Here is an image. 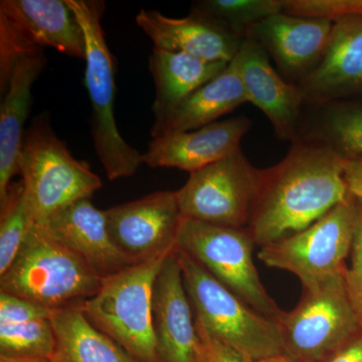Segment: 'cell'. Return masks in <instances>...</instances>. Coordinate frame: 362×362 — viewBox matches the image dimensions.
<instances>
[{
  "mask_svg": "<svg viewBox=\"0 0 362 362\" xmlns=\"http://www.w3.org/2000/svg\"><path fill=\"white\" fill-rule=\"evenodd\" d=\"M42 226L101 279L135 265L113 244L107 228L106 213L98 209L90 199L75 202Z\"/></svg>",
  "mask_w": 362,
  "mask_h": 362,
  "instance_id": "obj_19",
  "label": "cell"
},
{
  "mask_svg": "<svg viewBox=\"0 0 362 362\" xmlns=\"http://www.w3.org/2000/svg\"><path fill=\"white\" fill-rule=\"evenodd\" d=\"M251 126L246 116H240L197 130L152 138L143 153V163L152 168H177L190 175L240 150Z\"/></svg>",
  "mask_w": 362,
  "mask_h": 362,
  "instance_id": "obj_16",
  "label": "cell"
},
{
  "mask_svg": "<svg viewBox=\"0 0 362 362\" xmlns=\"http://www.w3.org/2000/svg\"><path fill=\"white\" fill-rule=\"evenodd\" d=\"M52 311L23 298L0 292V322L47 318L52 316Z\"/></svg>",
  "mask_w": 362,
  "mask_h": 362,
  "instance_id": "obj_30",
  "label": "cell"
},
{
  "mask_svg": "<svg viewBox=\"0 0 362 362\" xmlns=\"http://www.w3.org/2000/svg\"><path fill=\"white\" fill-rule=\"evenodd\" d=\"M277 322L285 354L300 362L327 361L362 330L345 271L302 284L299 303Z\"/></svg>",
  "mask_w": 362,
  "mask_h": 362,
  "instance_id": "obj_6",
  "label": "cell"
},
{
  "mask_svg": "<svg viewBox=\"0 0 362 362\" xmlns=\"http://www.w3.org/2000/svg\"><path fill=\"white\" fill-rule=\"evenodd\" d=\"M349 256L351 265L345 270V282L362 328V204L358 201L356 233Z\"/></svg>",
  "mask_w": 362,
  "mask_h": 362,
  "instance_id": "obj_29",
  "label": "cell"
},
{
  "mask_svg": "<svg viewBox=\"0 0 362 362\" xmlns=\"http://www.w3.org/2000/svg\"><path fill=\"white\" fill-rule=\"evenodd\" d=\"M357 199L349 197L301 232L261 247L258 258L270 268L294 274L302 284L342 273L350 255Z\"/></svg>",
  "mask_w": 362,
  "mask_h": 362,
  "instance_id": "obj_10",
  "label": "cell"
},
{
  "mask_svg": "<svg viewBox=\"0 0 362 362\" xmlns=\"http://www.w3.org/2000/svg\"><path fill=\"white\" fill-rule=\"evenodd\" d=\"M284 7L285 0H202L194 2L192 13L216 21L245 39L252 26L284 13Z\"/></svg>",
  "mask_w": 362,
  "mask_h": 362,
  "instance_id": "obj_26",
  "label": "cell"
},
{
  "mask_svg": "<svg viewBox=\"0 0 362 362\" xmlns=\"http://www.w3.org/2000/svg\"><path fill=\"white\" fill-rule=\"evenodd\" d=\"M0 23L30 54L52 47L85 59L84 33L68 0H2Z\"/></svg>",
  "mask_w": 362,
  "mask_h": 362,
  "instance_id": "obj_14",
  "label": "cell"
},
{
  "mask_svg": "<svg viewBox=\"0 0 362 362\" xmlns=\"http://www.w3.org/2000/svg\"><path fill=\"white\" fill-rule=\"evenodd\" d=\"M170 254L102 279L97 294L81 306L95 327L138 362H158L152 327V295L157 275Z\"/></svg>",
  "mask_w": 362,
  "mask_h": 362,
  "instance_id": "obj_7",
  "label": "cell"
},
{
  "mask_svg": "<svg viewBox=\"0 0 362 362\" xmlns=\"http://www.w3.org/2000/svg\"><path fill=\"white\" fill-rule=\"evenodd\" d=\"M68 4L84 33L85 85L92 106L90 135L95 151L109 180L130 177L144 164L143 153L128 144L117 127L114 114L116 62L102 28L105 2L68 0Z\"/></svg>",
  "mask_w": 362,
  "mask_h": 362,
  "instance_id": "obj_4",
  "label": "cell"
},
{
  "mask_svg": "<svg viewBox=\"0 0 362 362\" xmlns=\"http://www.w3.org/2000/svg\"><path fill=\"white\" fill-rule=\"evenodd\" d=\"M47 59L40 52L18 59L13 66L0 107V204L6 201L13 176L20 175V156L32 89L44 71Z\"/></svg>",
  "mask_w": 362,
  "mask_h": 362,
  "instance_id": "obj_20",
  "label": "cell"
},
{
  "mask_svg": "<svg viewBox=\"0 0 362 362\" xmlns=\"http://www.w3.org/2000/svg\"><path fill=\"white\" fill-rule=\"evenodd\" d=\"M18 166L33 225H45L103 187L89 164L71 156L47 113L37 116L25 131Z\"/></svg>",
  "mask_w": 362,
  "mask_h": 362,
  "instance_id": "obj_3",
  "label": "cell"
},
{
  "mask_svg": "<svg viewBox=\"0 0 362 362\" xmlns=\"http://www.w3.org/2000/svg\"><path fill=\"white\" fill-rule=\"evenodd\" d=\"M249 228H226L182 218L175 250L192 257L255 311L277 321L283 313L266 291L252 259Z\"/></svg>",
  "mask_w": 362,
  "mask_h": 362,
  "instance_id": "obj_8",
  "label": "cell"
},
{
  "mask_svg": "<svg viewBox=\"0 0 362 362\" xmlns=\"http://www.w3.org/2000/svg\"><path fill=\"white\" fill-rule=\"evenodd\" d=\"M344 178L349 194L362 204V159H345Z\"/></svg>",
  "mask_w": 362,
  "mask_h": 362,
  "instance_id": "obj_32",
  "label": "cell"
},
{
  "mask_svg": "<svg viewBox=\"0 0 362 362\" xmlns=\"http://www.w3.org/2000/svg\"><path fill=\"white\" fill-rule=\"evenodd\" d=\"M235 61L247 103L265 114L279 138L298 139L302 109L307 103L299 86L279 75L265 49L252 37H245Z\"/></svg>",
  "mask_w": 362,
  "mask_h": 362,
  "instance_id": "obj_15",
  "label": "cell"
},
{
  "mask_svg": "<svg viewBox=\"0 0 362 362\" xmlns=\"http://www.w3.org/2000/svg\"><path fill=\"white\" fill-rule=\"evenodd\" d=\"M334 23L281 13L269 16L247 32L292 84L299 85L322 59Z\"/></svg>",
  "mask_w": 362,
  "mask_h": 362,
  "instance_id": "obj_13",
  "label": "cell"
},
{
  "mask_svg": "<svg viewBox=\"0 0 362 362\" xmlns=\"http://www.w3.org/2000/svg\"><path fill=\"white\" fill-rule=\"evenodd\" d=\"M316 106L321 111L309 139L323 143L346 160L362 159V98Z\"/></svg>",
  "mask_w": 362,
  "mask_h": 362,
  "instance_id": "obj_24",
  "label": "cell"
},
{
  "mask_svg": "<svg viewBox=\"0 0 362 362\" xmlns=\"http://www.w3.org/2000/svg\"><path fill=\"white\" fill-rule=\"evenodd\" d=\"M0 362H49V361H4V359H0Z\"/></svg>",
  "mask_w": 362,
  "mask_h": 362,
  "instance_id": "obj_35",
  "label": "cell"
},
{
  "mask_svg": "<svg viewBox=\"0 0 362 362\" xmlns=\"http://www.w3.org/2000/svg\"><path fill=\"white\" fill-rule=\"evenodd\" d=\"M262 170L242 150L190 173L176 192L183 218L226 228H247L258 197Z\"/></svg>",
  "mask_w": 362,
  "mask_h": 362,
  "instance_id": "obj_9",
  "label": "cell"
},
{
  "mask_svg": "<svg viewBox=\"0 0 362 362\" xmlns=\"http://www.w3.org/2000/svg\"><path fill=\"white\" fill-rule=\"evenodd\" d=\"M152 327L158 362H202V342L175 250L154 283Z\"/></svg>",
  "mask_w": 362,
  "mask_h": 362,
  "instance_id": "obj_12",
  "label": "cell"
},
{
  "mask_svg": "<svg viewBox=\"0 0 362 362\" xmlns=\"http://www.w3.org/2000/svg\"><path fill=\"white\" fill-rule=\"evenodd\" d=\"M325 362H362V330Z\"/></svg>",
  "mask_w": 362,
  "mask_h": 362,
  "instance_id": "obj_33",
  "label": "cell"
},
{
  "mask_svg": "<svg viewBox=\"0 0 362 362\" xmlns=\"http://www.w3.org/2000/svg\"><path fill=\"white\" fill-rule=\"evenodd\" d=\"M255 362H300L291 356L285 354H275V356L265 357V358L259 359Z\"/></svg>",
  "mask_w": 362,
  "mask_h": 362,
  "instance_id": "obj_34",
  "label": "cell"
},
{
  "mask_svg": "<svg viewBox=\"0 0 362 362\" xmlns=\"http://www.w3.org/2000/svg\"><path fill=\"white\" fill-rule=\"evenodd\" d=\"M105 213L112 242L135 265L175 251L183 218L176 192H154Z\"/></svg>",
  "mask_w": 362,
  "mask_h": 362,
  "instance_id": "obj_11",
  "label": "cell"
},
{
  "mask_svg": "<svg viewBox=\"0 0 362 362\" xmlns=\"http://www.w3.org/2000/svg\"><path fill=\"white\" fill-rule=\"evenodd\" d=\"M51 318L0 322V359L47 361L56 343Z\"/></svg>",
  "mask_w": 362,
  "mask_h": 362,
  "instance_id": "obj_25",
  "label": "cell"
},
{
  "mask_svg": "<svg viewBox=\"0 0 362 362\" xmlns=\"http://www.w3.org/2000/svg\"><path fill=\"white\" fill-rule=\"evenodd\" d=\"M32 226L25 185L23 181L13 183L6 201L0 204V276L13 263Z\"/></svg>",
  "mask_w": 362,
  "mask_h": 362,
  "instance_id": "obj_27",
  "label": "cell"
},
{
  "mask_svg": "<svg viewBox=\"0 0 362 362\" xmlns=\"http://www.w3.org/2000/svg\"><path fill=\"white\" fill-rule=\"evenodd\" d=\"M51 319L56 343L49 362H138L95 327L81 307L54 311Z\"/></svg>",
  "mask_w": 362,
  "mask_h": 362,
  "instance_id": "obj_23",
  "label": "cell"
},
{
  "mask_svg": "<svg viewBox=\"0 0 362 362\" xmlns=\"http://www.w3.org/2000/svg\"><path fill=\"white\" fill-rule=\"evenodd\" d=\"M247 103L246 90L240 78L235 58L218 77L209 81L176 108L152 138L199 129L218 122L220 117Z\"/></svg>",
  "mask_w": 362,
  "mask_h": 362,
  "instance_id": "obj_22",
  "label": "cell"
},
{
  "mask_svg": "<svg viewBox=\"0 0 362 362\" xmlns=\"http://www.w3.org/2000/svg\"><path fill=\"white\" fill-rule=\"evenodd\" d=\"M345 159L323 143L296 139L282 161L262 170L247 226L263 247L305 230L349 197Z\"/></svg>",
  "mask_w": 362,
  "mask_h": 362,
  "instance_id": "obj_1",
  "label": "cell"
},
{
  "mask_svg": "<svg viewBox=\"0 0 362 362\" xmlns=\"http://www.w3.org/2000/svg\"><path fill=\"white\" fill-rule=\"evenodd\" d=\"M135 20L153 42L154 49L183 52L207 62L230 64L245 40L197 13L173 18L159 11L141 9Z\"/></svg>",
  "mask_w": 362,
  "mask_h": 362,
  "instance_id": "obj_18",
  "label": "cell"
},
{
  "mask_svg": "<svg viewBox=\"0 0 362 362\" xmlns=\"http://www.w3.org/2000/svg\"><path fill=\"white\" fill-rule=\"evenodd\" d=\"M197 329L202 342V362H255L242 352L209 337L202 328L197 326Z\"/></svg>",
  "mask_w": 362,
  "mask_h": 362,
  "instance_id": "obj_31",
  "label": "cell"
},
{
  "mask_svg": "<svg viewBox=\"0 0 362 362\" xmlns=\"http://www.w3.org/2000/svg\"><path fill=\"white\" fill-rule=\"evenodd\" d=\"M228 66L223 62H207L183 52L153 49L149 57V71L156 86L151 132L158 129L190 95L221 75Z\"/></svg>",
  "mask_w": 362,
  "mask_h": 362,
  "instance_id": "obj_21",
  "label": "cell"
},
{
  "mask_svg": "<svg viewBox=\"0 0 362 362\" xmlns=\"http://www.w3.org/2000/svg\"><path fill=\"white\" fill-rule=\"evenodd\" d=\"M101 280L45 226L33 225L13 263L0 276V292L54 312L82 306L99 291Z\"/></svg>",
  "mask_w": 362,
  "mask_h": 362,
  "instance_id": "obj_2",
  "label": "cell"
},
{
  "mask_svg": "<svg viewBox=\"0 0 362 362\" xmlns=\"http://www.w3.org/2000/svg\"><path fill=\"white\" fill-rule=\"evenodd\" d=\"M298 86L309 104L362 98V16L334 23L322 59Z\"/></svg>",
  "mask_w": 362,
  "mask_h": 362,
  "instance_id": "obj_17",
  "label": "cell"
},
{
  "mask_svg": "<svg viewBox=\"0 0 362 362\" xmlns=\"http://www.w3.org/2000/svg\"><path fill=\"white\" fill-rule=\"evenodd\" d=\"M175 254L197 327L254 361L284 354L277 321L255 311L185 252Z\"/></svg>",
  "mask_w": 362,
  "mask_h": 362,
  "instance_id": "obj_5",
  "label": "cell"
},
{
  "mask_svg": "<svg viewBox=\"0 0 362 362\" xmlns=\"http://www.w3.org/2000/svg\"><path fill=\"white\" fill-rule=\"evenodd\" d=\"M284 13L337 23L362 16V0H285Z\"/></svg>",
  "mask_w": 362,
  "mask_h": 362,
  "instance_id": "obj_28",
  "label": "cell"
}]
</instances>
